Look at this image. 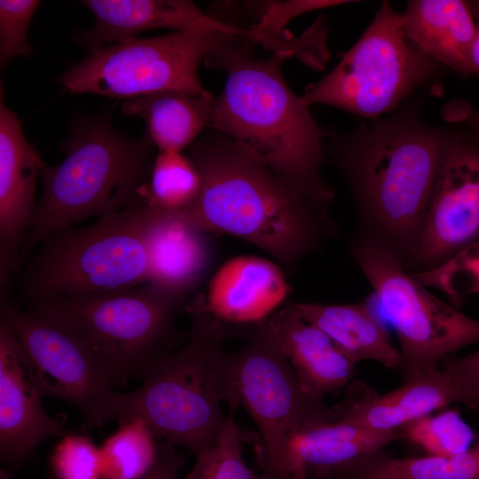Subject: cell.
<instances>
[{
	"mask_svg": "<svg viewBox=\"0 0 479 479\" xmlns=\"http://www.w3.org/2000/svg\"><path fill=\"white\" fill-rule=\"evenodd\" d=\"M189 156L201 188L179 212L192 226L247 241L287 269L335 233L330 205L289 187L224 134L207 129L189 146Z\"/></svg>",
	"mask_w": 479,
	"mask_h": 479,
	"instance_id": "1",
	"label": "cell"
},
{
	"mask_svg": "<svg viewBox=\"0 0 479 479\" xmlns=\"http://www.w3.org/2000/svg\"><path fill=\"white\" fill-rule=\"evenodd\" d=\"M255 44L233 36L204 60L226 73L208 129L232 138L294 191L330 205L334 192L320 175L324 131L287 82L286 56L255 58Z\"/></svg>",
	"mask_w": 479,
	"mask_h": 479,
	"instance_id": "2",
	"label": "cell"
},
{
	"mask_svg": "<svg viewBox=\"0 0 479 479\" xmlns=\"http://www.w3.org/2000/svg\"><path fill=\"white\" fill-rule=\"evenodd\" d=\"M449 133L407 117L391 118L347 137L328 150L354 197L365 240L404 267L420 236Z\"/></svg>",
	"mask_w": 479,
	"mask_h": 479,
	"instance_id": "3",
	"label": "cell"
},
{
	"mask_svg": "<svg viewBox=\"0 0 479 479\" xmlns=\"http://www.w3.org/2000/svg\"><path fill=\"white\" fill-rule=\"evenodd\" d=\"M155 148L147 131L130 137L117 131L107 115L74 121L59 145L64 160L40 172L42 193L23 240L20 268L55 231L90 216L146 206Z\"/></svg>",
	"mask_w": 479,
	"mask_h": 479,
	"instance_id": "4",
	"label": "cell"
},
{
	"mask_svg": "<svg viewBox=\"0 0 479 479\" xmlns=\"http://www.w3.org/2000/svg\"><path fill=\"white\" fill-rule=\"evenodd\" d=\"M185 310L191 318L188 340L161 357L138 389L116 392L110 420L142 419L160 438L197 456L216 442L227 419L221 408L230 397L223 344L232 330L194 298Z\"/></svg>",
	"mask_w": 479,
	"mask_h": 479,
	"instance_id": "5",
	"label": "cell"
},
{
	"mask_svg": "<svg viewBox=\"0 0 479 479\" xmlns=\"http://www.w3.org/2000/svg\"><path fill=\"white\" fill-rule=\"evenodd\" d=\"M150 215L151 206H140L49 234L20 279L27 304L145 285Z\"/></svg>",
	"mask_w": 479,
	"mask_h": 479,
	"instance_id": "6",
	"label": "cell"
},
{
	"mask_svg": "<svg viewBox=\"0 0 479 479\" xmlns=\"http://www.w3.org/2000/svg\"><path fill=\"white\" fill-rule=\"evenodd\" d=\"M247 34L230 22L123 40L89 51L59 82L74 93L125 99L163 90L202 91L200 63L232 37Z\"/></svg>",
	"mask_w": 479,
	"mask_h": 479,
	"instance_id": "7",
	"label": "cell"
},
{
	"mask_svg": "<svg viewBox=\"0 0 479 479\" xmlns=\"http://www.w3.org/2000/svg\"><path fill=\"white\" fill-rule=\"evenodd\" d=\"M246 326V344L228 352L227 404L232 412L242 406L259 429L261 473L279 476L293 441L337 412L302 388L266 320Z\"/></svg>",
	"mask_w": 479,
	"mask_h": 479,
	"instance_id": "8",
	"label": "cell"
},
{
	"mask_svg": "<svg viewBox=\"0 0 479 479\" xmlns=\"http://www.w3.org/2000/svg\"><path fill=\"white\" fill-rule=\"evenodd\" d=\"M39 303L80 333L115 386L134 376L144 377L172 350L175 319L186 305L148 284Z\"/></svg>",
	"mask_w": 479,
	"mask_h": 479,
	"instance_id": "9",
	"label": "cell"
},
{
	"mask_svg": "<svg viewBox=\"0 0 479 479\" xmlns=\"http://www.w3.org/2000/svg\"><path fill=\"white\" fill-rule=\"evenodd\" d=\"M351 254L398 337L404 381L438 368L451 353L479 342V321L433 295L391 253L357 240Z\"/></svg>",
	"mask_w": 479,
	"mask_h": 479,
	"instance_id": "10",
	"label": "cell"
},
{
	"mask_svg": "<svg viewBox=\"0 0 479 479\" xmlns=\"http://www.w3.org/2000/svg\"><path fill=\"white\" fill-rule=\"evenodd\" d=\"M432 59L408 38L403 14L384 1L338 65L302 95L306 103L377 118L393 109L431 72Z\"/></svg>",
	"mask_w": 479,
	"mask_h": 479,
	"instance_id": "11",
	"label": "cell"
},
{
	"mask_svg": "<svg viewBox=\"0 0 479 479\" xmlns=\"http://www.w3.org/2000/svg\"><path fill=\"white\" fill-rule=\"evenodd\" d=\"M1 303V320L14 332L35 370L43 397L62 399L82 414L81 428L110 420L115 386L89 344L61 315L43 304Z\"/></svg>",
	"mask_w": 479,
	"mask_h": 479,
	"instance_id": "12",
	"label": "cell"
},
{
	"mask_svg": "<svg viewBox=\"0 0 479 479\" xmlns=\"http://www.w3.org/2000/svg\"><path fill=\"white\" fill-rule=\"evenodd\" d=\"M479 239V139L449 133L420 236L404 268L433 269Z\"/></svg>",
	"mask_w": 479,
	"mask_h": 479,
	"instance_id": "13",
	"label": "cell"
},
{
	"mask_svg": "<svg viewBox=\"0 0 479 479\" xmlns=\"http://www.w3.org/2000/svg\"><path fill=\"white\" fill-rule=\"evenodd\" d=\"M42 397L26 350L0 319V454L11 469L30 460L43 441L65 435V423L44 411Z\"/></svg>",
	"mask_w": 479,
	"mask_h": 479,
	"instance_id": "14",
	"label": "cell"
},
{
	"mask_svg": "<svg viewBox=\"0 0 479 479\" xmlns=\"http://www.w3.org/2000/svg\"><path fill=\"white\" fill-rule=\"evenodd\" d=\"M44 163L27 140L17 114L0 103V287L4 300L20 269L23 240L36 208V182Z\"/></svg>",
	"mask_w": 479,
	"mask_h": 479,
	"instance_id": "15",
	"label": "cell"
},
{
	"mask_svg": "<svg viewBox=\"0 0 479 479\" xmlns=\"http://www.w3.org/2000/svg\"><path fill=\"white\" fill-rule=\"evenodd\" d=\"M213 235L189 224L179 210L151 207L145 284L186 304L210 272L216 256Z\"/></svg>",
	"mask_w": 479,
	"mask_h": 479,
	"instance_id": "16",
	"label": "cell"
},
{
	"mask_svg": "<svg viewBox=\"0 0 479 479\" xmlns=\"http://www.w3.org/2000/svg\"><path fill=\"white\" fill-rule=\"evenodd\" d=\"M275 262L255 255H238L224 262L208 280L199 306L227 325L251 326L280 309L291 287Z\"/></svg>",
	"mask_w": 479,
	"mask_h": 479,
	"instance_id": "17",
	"label": "cell"
},
{
	"mask_svg": "<svg viewBox=\"0 0 479 479\" xmlns=\"http://www.w3.org/2000/svg\"><path fill=\"white\" fill-rule=\"evenodd\" d=\"M459 403L454 380L447 368H436L404 380L402 386L379 394L353 383L343 401L334 406L344 418L381 433H397L407 424Z\"/></svg>",
	"mask_w": 479,
	"mask_h": 479,
	"instance_id": "18",
	"label": "cell"
},
{
	"mask_svg": "<svg viewBox=\"0 0 479 479\" xmlns=\"http://www.w3.org/2000/svg\"><path fill=\"white\" fill-rule=\"evenodd\" d=\"M93 15L89 30L74 33V40L89 51L136 38L154 29L183 30L200 26L224 27L230 23L213 12L201 11L188 0H84Z\"/></svg>",
	"mask_w": 479,
	"mask_h": 479,
	"instance_id": "19",
	"label": "cell"
},
{
	"mask_svg": "<svg viewBox=\"0 0 479 479\" xmlns=\"http://www.w3.org/2000/svg\"><path fill=\"white\" fill-rule=\"evenodd\" d=\"M266 325L309 394L322 399L349 385L357 363L318 327L297 316L287 305L266 319Z\"/></svg>",
	"mask_w": 479,
	"mask_h": 479,
	"instance_id": "20",
	"label": "cell"
},
{
	"mask_svg": "<svg viewBox=\"0 0 479 479\" xmlns=\"http://www.w3.org/2000/svg\"><path fill=\"white\" fill-rule=\"evenodd\" d=\"M398 433L371 430L344 418L318 423L292 443L279 478L301 479L309 473L334 474L381 452Z\"/></svg>",
	"mask_w": 479,
	"mask_h": 479,
	"instance_id": "21",
	"label": "cell"
},
{
	"mask_svg": "<svg viewBox=\"0 0 479 479\" xmlns=\"http://www.w3.org/2000/svg\"><path fill=\"white\" fill-rule=\"evenodd\" d=\"M403 18L408 38L426 55L461 75L474 74L471 51L476 24L469 2L409 1Z\"/></svg>",
	"mask_w": 479,
	"mask_h": 479,
	"instance_id": "22",
	"label": "cell"
},
{
	"mask_svg": "<svg viewBox=\"0 0 479 479\" xmlns=\"http://www.w3.org/2000/svg\"><path fill=\"white\" fill-rule=\"evenodd\" d=\"M287 305L297 316L322 330L356 363L370 360L388 369L400 370V352L367 302H290Z\"/></svg>",
	"mask_w": 479,
	"mask_h": 479,
	"instance_id": "23",
	"label": "cell"
},
{
	"mask_svg": "<svg viewBox=\"0 0 479 479\" xmlns=\"http://www.w3.org/2000/svg\"><path fill=\"white\" fill-rule=\"evenodd\" d=\"M214 103L207 90H163L126 99L122 111L145 122L158 152H183L209 128Z\"/></svg>",
	"mask_w": 479,
	"mask_h": 479,
	"instance_id": "24",
	"label": "cell"
},
{
	"mask_svg": "<svg viewBox=\"0 0 479 479\" xmlns=\"http://www.w3.org/2000/svg\"><path fill=\"white\" fill-rule=\"evenodd\" d=\"M333 475L340 479H479V440L455 456L394 459L380 452Z\"/></svg>",
	"mask_w": 479,
	"mask_h": 479,
	"instance_id": "25",
	"label": "cell"
},
{
	"mask_svg": "<svg viewBox=\"0 0 479 479\" xmlns=\"http://www.w3.org/2000/svg\"><path fill=\"white\" fill-rule=\"evenodd\" d=\"M160 442L142 419L120 422L99 447L102 479H142L157 461Z\"/></svg>",
	"mask_w": 479,
	"mask_h": 479,
	"instance_id": "26",
	"label": "cell"
},
{
	"mask_svg": "<svg viewBox=\"0 0 479 479\" xmlns=\"http://www.w3.org/2000/svg\"><path fill=\"white\" fill-rule=\"evenodd\" d=\"M201 177L189 155L183 152H158L154 158L147 205L164 210H184L197 200Z\"/></svg>",
	"mask_w": 479,
	"mask_h": 479,
	"instance_id": "27",
	"label": "cell"
},
{
	"mask_svg": "<svg viewBox=\"0 0 479 479\" xmlns=\"http://www.w3.org/2000/svg\"><path fill=\"white\" fill-rule=\"evenodd\" d=\"M397 433L427 454L437 456L464 453L478 441L476 433L454 408H444L420 418Z\"/></svg>",
	"mask_w": 479,
	"mask_h": 479,
	"instance_id": "28",
	"label": "cell"
},
{
	"mask_svg": "<svg viewBox=\"0 0 479 479\" xmlns=\"http://www.w3.org/2000/svg\"><path fill=\"white\" fill-rule=\"evenodd\" d=\"M229 412L216 442L197 455L196 462L185 479H260L259 474L244 460V434Z\"/></svg>",
	"mask_w": 479,
	"mask_h": 479,
	"instance_id": "29",
	"label": "cell"
},
{
	"mask_svg": "<svg viewBox=\"0 0 479 479\" xmlns=\"http://www.w3.org/2000/svg\"><path fill=\"white\" fill-rule=\"evenodd\" d=\"M411 274L424 287L440 290L459 305L467 295L479 294V239L435 268Z\"/></svg>",
	"mask_w": 479,
	"mask_h": 479,
	"instance_id": "30",
	"label": "cell"
},
{
	"mask_svg": "<svg viewBox=\"0 0 479 479\" xmlns=\"http://www.w3.org/2000/svg\"><path fill=\"white\" fill-rule=\"evenodd\" d=\"M53 479H102L99 447L83 435L65 434L49 459Z\"/></svg>",
	"mask_w": 479,
	"mask_h": 479,
	"instance_id": "31",
	"label": "cell"
},
{
	"mask_svg": "<svg viewBox=\"0 0 479 479\" xmlns=\"http://www.w3.org/2000/svg\"><path fill=\"white\" fill-rule=\"evenodd\" d=\"M37 0L0 1V67L3 68L18 56L28 57L33 52L28 39V27L39 6Z\"/></svg>",
	"mask_w": 479,
	"mask_h": 479,
	"instance_id": "32",
	"label": "cell"
},
{
	"mask_svg": "<svg viewBox=\"0 0 479 479\" xmlns=\"http://www.w3.org/2000/svg\"><path fill=\"white\" fill-rule=\"evenodd\" d=\"M444 366L455 381L459 403L479 415V349L464 357H447Z\"/></svg>",
	"mask_w": 479,
	"mask_h": 479,
	"instance_id": "33",
	"label": "cell"
},
{
	"mask_svg": "<svg viewBox=\"0 0 479 479\" xmlns=\"http://www.w3.org/2000/svg\"><path fill=\"white\" fill-rule=\"evenodd\" d=\"M184 462V458L177 452L175 446L161 438L157 461L142 479H179V472Z\"/></svg>",
	"mask_w": 479,
	"mask_h": 479,
	"instance_id": "34",
	"label": "cell"
},
{
	"mask_svg": "<svg viewBox=\"0 0 479 479\" xmlns=\"http://www.w3.org/2000/svg\"><path fill=\"white\" fill-rule=\"evenodd\" d=\"M449 110L452 120L467 124L472 130L473 135L479 139V111L461 100L452 104Z\"/></svg>",
	"mask_w": 479,
	"mask_h": 479,
	"instance_id": "35",
	"label": "cell"
},
{
	"mask_svg": "<svg viewBox=\"0 0 479 479\" xmlns=\"http://www.w3.org/2000/svg\"><path fill=\"white\" fill-rule=\"evenodd\" d=\"M478 22L476 24V33L471 51V65L474 75H479V1L475 2Z\"/></svg>",
	"mask_w": 479,
	"mask_h": 479,
	"instance_id": "36",
	"label": "cell"
},
{
	"mask_svg": "<svg viewBox=\"0 0 479 479\" xmlns=\"http://www.w3.org/2000/svg\"><path fill=\"white\" fill-rule=\"evenodd\" d=\"M260 475V479H289V478H273L265 475ZM301 479H340L333 474H324V473H309L304 475Z\"/></svg>",
	"mask_w": 479,
	"mask_h": 479,
	"instance_id": "37",
	"label": "cell"
}]
</instances>
